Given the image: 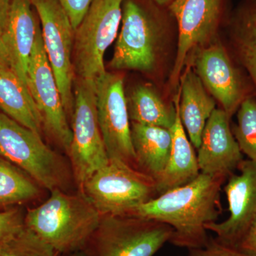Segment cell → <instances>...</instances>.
<instances>
[{
    "label": "cell",
    "mask_w": 256,
    "mask_h": 256,
    "mask_svg": "<svg viewBox=\"0 0 256 256\" xmlns=\"http://www.w3.org/2000/svg\"><path fill=\"white\" fill-rule=\"evenodd\" d=\"M124 0H94L74 34L73 63L78 78L96 80L106 72L104 56L118 34Z\"/></svg>",
    "instance_id": "obj_7"
},
{
    "label": "cell",
    "mask_w": 256,
    "mask_h": 256,
    "mask_svg": "<svg viewBox=\"0 0 256 256\" xmlns=\"http://www.w3.org/2000/svg\"><path fill=\"white\" fill-rule=\"evenodd\" d=\"M12 0H0V34L4 32L8 20Z\"/></svg>",
    "instance_id": "obj_30"
},
{
    "label": "cell",
    "mask_w": 256,
    "mask_h": 256,
    "mask_svg": "<svg viewBox=\"0 0 256 256\" xmlns=\"http://www.w3.org/2000/svg\"><path fill=\"white\" fill-rule=\"evenodd\" d=\"M131 122L171 130L176 119L174 105H168L152 87L138 85L126 96Z\"/></svg>",
    "instance_id": "obj_22"
},
{
    "label": "cell",
    "mask_w": 256,
    "mask_h": 256,
    "mask_svg": "<svg viewBox=\"0 0 256 256\" xmlns=\"http://www.w3.org/2000/svg\"><path fill=\"white\" fill-rule=\"evenodd\" d=\"M30 92L40 114L43 128L68 153L72 142L69 126L54 74L47 58L41 28L37 31L28 69Z\"/></svg>",
    "instance_id": "obj_13"
},
{
    "label": "cell",
    "mask_w": 256,
    "mask_h": 256,
    "mask_svg": "<svg viewBox=\"0 0 256 256\" xmlns=\"http://www.w3.org/2000/svg\"><path fill=\"white\" fill-rule=\"evenodd\" d=\"M0 110L24 127L41 134L43 124L30 90L12 69H0Z\"/></svg>",
    "instance_id": "obj_21"
},
{
    "label": "cell",
    "mask_w": 256,
    "mask_h": 256,
    "mask_svg": "<svg viewBox=\"0 0 256 256\" xmlns=\"http://www.w3.org/2000/svg\"><path fill=\"white\" fill-rule=\"evenodd\" d=\"M228 0H174L169 5L178 24V50L170 86L178 87L185 67L197 52L216 40Z\"/></svg>",
    "instance_id": "obj_8"
},
{
    "label": "cell",
    "mask_w": 256,
    "mask_h": 256,
    "mask_svg": "<svg viewBox=\"0 0 256 256\" xmlns=\"http://www.w3.org/2000/svg\"><path fill=\"white\" fill-rule=\"evenodd\" d=\"M74 92L72 142L68 154L74 178L80 188L110 159L98 120L95 82L77 78Z\"/></svg>",
    "instance_id": "obj_6"
},
{
    "label": "cell",
    "mask_w": 256,
    "mask_h": 256,
    "mask_svg": "<svg viewBox=\"0 0 256 256\" xmlns=\"http://www.w3.org/2000/svg\"><path fill=\"white\" fill-rule=\"evenodd\" d=\"M94 0H58L66 12L74 30H76L86 14Z\"/></svg>",
    "instance_id": "obj_28"
},
{
    "label": "cell",
    "mask_w": 256,
    "mask_h": 256,
    "mask_svg": "<svg viewBox=\"0 0 256 256\" xmlns=\"http://www.w3.org/2000/svg\"><path fill=\"white\" fill-rule=\"evenodd\" d=\"M236 116V124L232 126L234 138L242 154L256 162V96L246 99Z\"/></svg>",
    "instance_id": "obj_24"
},
{
    "label": "cell",
    "mask_w": 256,
    "mask_h": 256,
    "mask_svg": "<svg viewBox=\"0 0 256 256\" xmlns=\"http://www.w3.org/2000/svg\"><path fill=\"white\" fill-rule=\"evenodd\" d=\"M192 62L207 92L230 118L246 99L256 96L246 72L220 40L198 50Z\"/></svg>",
    "instance_id": "obj_9"
},
{
    "label": "cell",
    "mask_w": 256,
    "mask_h": 256,
    "mask_svg": "<svg viewBox=\"0 0 256 256\" xmlns=\"http://www.w3.org/2000/svg\"><path fill=\"white\" fill-rule=\"evenodd\" d=\"M178 90L174 99L176 119L171 128L172 134L171 153L164 171L156 181L159 195L191 182L201 173L194 146L180 118V89Z\"/></svg>",
    "instance_id": "obj_17"
},
{
    "label": "cell",
    "mask_w": 256,
    "mask_h": 256,
    "mask_svg": "<svg viewBox=\"0 0 256 256\" xmlns=\"http://www.w3.org/2000/svg\"><path fill=\"white\" fill-rule=\"evenodd\" d=\"M131 138L138 170L156 181L171 153V130L131 122Z\"/></svg>",
    "instance_id": "obj_19"
},
{
    "label": "cell",
    "mask_w": 256,
    "mask_h": 256,
    "mask_svg": "<svg viewBox=\"0 0 256 256\" xmlns=\"http://www.w3.org/2000/svg\"><path fill=\"white\" fill-rule=\"evenodd\" d=\"M31 0H12L2 38L13 72L28 90V69L37 31L40 28Z\"/></svg>",
    "instance_id": "obj_16"
},
{
    "label": "cell",
    "mask_w": 256,
    "mask_h": 256,
    "mask_svg": "<svg viewBox=\"0 0 256 256\" xmlns=\"http://www.w3.org/2000/svg\"><path fill=\"white\" fill-rule=\"evenodd\" d=\"M10 68H11V64L9 53L3 40L2 34H0V69Z\"/></svg>",
    "instance_id": "obj_31"
},
{
    "label": "cell",
    "mask_w": 256,
    "mask_h": 256,
    "mask_svg": "<svg viewBox=\"0 0 256 256\" xmlns=\"http://www.w3.org/2000/svg\"><path fill=\"white\" fill-rule=\"evenodd\" d=\"M80 190L102 216L128 215L159 196L154 178L117 159L109 160Z\"/></svg>",
    "instance_id": "obj_3"
},
{
    "label": "cell",
    "mask_w": 256,
    "mask_h": 256,
    "mask_svg": "<svg viewBox=\"0 0 256 256\" xmlns=\"http://www.w3.org/2000/svg\"><path fill=\"white\" fill-rule=\"evenodd\" d=\"M230 119L222 108H216L207 121L196 156L200 172L228 178L244 160Z\"/></svg>",
    "instance_id": "obj_15"
},
{
    "label": "cell",
    "mask_w": 256,
    "mask_h": 256,
    "mask_svg": "<svg viewBox=\"0 0 256 256\" xmlns=\"http://www.w3.org/2000/svg\"><path fill=\"white\" fill-rule=\"evenodd\" d=\"M188 256H248L236 248L226 245L216 238H210L205 246L190 249Z\"/></svg>",
    "instance_id": "obj_27"
},
{
    "label": "cell",
    "mask_w": 256,
    "mask_h": 256,
    "mask_svg": "<svg viewBox=\"0 0 256 256\" xmlns=\"http://www.w3.org/2000/svg\"><path fill=\"white\" fill-rule=\"evenodd\" d=\"M22 212L12 208L0 212V248L18 235L25 228Z\"/></svg>",
    "instance_id": "obj_26"
},
{
    "label": "cell",
    "mask_w": 256,
    "mask_h": 256,
    "mask_svg": "<svg viewBox=\"0 0 256 256\" xmlns=\"http://www.w3.org/2000/svg\"><path fill=\"white\" fill-rule=\"evenodd\" d=\"M42 25L47 58L54 74L67 116L73 114L74 30L66 12L58 0H31Z\"/></svg>",
    "instance_id": "obj_10"
},
{
    "label": "cell",
    "mask_w": 256,
    "mask_h": 256,
    "mask_svg": "<svg viewBox=\"0 0 256 256\" xmlns=\"http://www.w3.org/2000/svg\"><path fill=\"white\" fill-rule=\"evenodd\" d=\"M172 234V228L158 220L104 216L82 250L88 256H154Z\"/></svg>",
    "instance_id": "obj_4"
},
{
    "label": "cell",
    "mask_w": 256,
    "mask_h": 256,
    "mask_svg": "<svg viewBox=\"0 0 256 256\" xmlns=\"http://www.w3.org/2000/svg\"><path fill=\"white\" fill-rule=\"evenodd\" d=\"M230 53L256 90V0H244L229 20Z\"/></svg>",
    "instance_id": "obj_20"
},
{
    "label": "cell",
    "mask_w": 256,
    "mask_h": 256,
    "mask_svg": "<svg viewBox=\"0 0 256 256\" xmlns=\"http://www.w3.org/2000/svg\"><path fill=\"white\" fill-rule=\"evenodd\" d=\"M102 216L80 192L56 188L40 206L28 210L25 226L60 254L82 250L100 225Z\"/></svg>",
    "instance_id": "obj_2"
},
{
    "label": "cell",
    "mask_w": 256,
    "mask_h": 256,
    "mask_svg": "<svg viewBox=\"0 0 256 256\" xmlns=\"http://www.w3.org/2000/svg\"><path fill=\"white\" fill-rule=\"evenodd\" d=\"M68 255V256H88L84 250H79V252H72Z\"/></svg>",
    "instance_id": "obj_33"
},
{
    "label": "cell",
    "mask_w": 256,
    "mask_h": 256,
    "mask_svg": "<svg viewBox=\"0 0 256 256\" xmlns=\"http://www.w3.org/2000/svg\"><path fill=\"white\" fill-rule=\"evenodd\" d=\"M238 174L228 178L224 192L228 204V218L224 222L207 224V230L226 245L236 248L256 218V162L244 160Z\"/></svg>",
    "instance_id": "obj_14"
},
{
    "label": "cell",
    "mask_w": 256,
    "mask_h": 256,
    "mask_svg": "<svg viewBox=\"0 0 256 256\" xmlns=\"http://www.w3.org/2000/svg\"><path fill=\"white\" fill-rule=\"evenodd\" d=\"M40 194L31 178L9 162L0 159V206L30 201Z\"/></svg>",
    "instance_id": "obj_23"
},
{
    "label": "cell",
    "mask_w": 256,
    "mask_h": 256,
    "mask_svg": "<svg viewBox=\"0 0 256 256\" xmlns=\"http://www.w3.org/2000/svg\"><path fill=\"white\" fill-rule=\"evenodd\" d=\"M94 82L98 120L109 159L122 160L138 170L124 76L106 72Z\"/></svg>",
    "instance_id": "obj_12"
},
{
    "label": "cell",
    "mask_w": 256,
    "mask_h": 256,
    "mask_svg": "<svg viewBox=\"0 0 256 256\" xmlns=\"http://www.w3.org/2000/svg\"><path fill=\"white\" fill-rule=\"evenodd\" d=\"M227 180L200 173L191 182L160 194L128 215L168 224L173 229L170 242L176 246H205L210 238L205 226L216 222L222 213L220 193Z\"/></svg>",
    "instance_id": "obj_1"
},
{
    "label": "cell",
    "mask_w": 256,
    "mask_h": 256,
    "mask_svg": "<svg viewBox=\"0 0 256 256\" xmlns=\"http://www.w3.org/2000/svg\"><path fill=\"white\" fill-rule=\"evenodd\" d=\"M180 84V118L192 146L198 150L204 129L216 108V104L196 72L191 68L185 70Z\"/></svg>",
    "instance_id": "obj_18"
},
{
    "label": "cell",
    "mask_w": 256,
    "mask_h": 256,
    "mask_svg": "<svg viewBox=\"0 0 256 256\" xmlns=\"http://www.w3.org/2000/svg\"><path fill=\"white\" fill-rule=\"evenodd\" d=\"M236 248L248 256H256V218Z\"/></svg>",
    "instance_id": "obj_29"
},
{
    "label": "cell",
    "mask_w": 256,
    "mask_h": 256,
    "mask_svg": "<svg viewBox=\"0 0 256 256\" xmlns=\"http://www.w3.org/2000/svg\"><path fill=\"white\" fill-rule=\"evenodd\" d=\"M0 156L50 192L63 190L68 182L65 162L43 142L41 134L3 112H0Z\"/></svg>",
    "instance_id": "obj_5"
},
{
    "label": "cell",
    "mask_w": 256,
    "mask_h": 256,
    "mask_svg": "<svg viewBox=\"0 0 256 256\" xmlns=\"http://www.w3.org/2000/svg\"><path fill=\"white\" fill-rule=\"evenodd\" d=\"M121 24L111 68L151 72L158 60L159 23L137 0H124Z\"/></svg>",
    "instance_id": "obj_11"
},
{
    "label": "cell",
    "mask_w": 256,
    "mask_h": 256,
    "mask_svg": "<svg viewBox=\"0 0 256 256\" xmlns=\"http://www.w3.org/2000/svg\"><path fill=\"white\" fill-rule=\"evenodd\" d=\"M60 254L31 229L25 228L0 248V256H58Z\"/></svg>",
    "instance_id": "obj_25"
},
{
    "label": "cell",
    "mask_w": 256,
    "mask_h": 256,
    "mask_svg": "<svg viewBox=\"0 0 256 256\" xmlns=\"http://www.w3.org/2000/svg\"><path fill=\"white\" fill-rule=\"evenodd\" d=\"M156 4L160 5H170L174 0H154Z\"/></svg>",
    "instance_id": "obj_32"
}]
</instances>
